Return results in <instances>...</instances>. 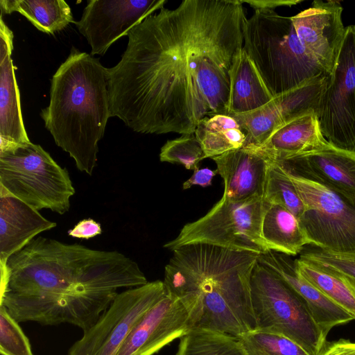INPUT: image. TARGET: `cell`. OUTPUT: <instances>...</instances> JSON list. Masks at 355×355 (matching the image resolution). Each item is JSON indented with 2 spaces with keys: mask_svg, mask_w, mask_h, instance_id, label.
<instances>
[{
  "mask_svg": "<svg viewBox=\"0 0 355 355\" xmlns=\"http://www.w3.org/2000/svg\"><path fill=\"white\" fill-rule=\"evenodd\" d=\"M245 19L240 0H184L146 17L106 68L111 117L138 133L182 135L227 114Z\"/></svg>",
  "mask_w": 355,
  "mask_h": 355,
  "instance_id": "obj_1",
  "label": "cell"
},
{
  "mask_svg": "<svg viewBox=\"0 0 355 355\" xmlns=\"http://www.w3.org/2000/svg\"><path fill=\"white\" fill-rule=\"evenodd\" d=\"M9 282L0 296L18 322L69 323L83 331L110 306L121 288L148 282L138 264L116 251L38 236L7 262Z\"/></svg>",
  "mask_w": 355,
  "mask_h": 355,
  "instance_id": "obj_2",
  "label": "cell"
},
{
  "mask_svg": "<svg viewBox=\"0 0 355 355\" xmlns=\"http://www.w3.org/2000/svg\"><path fill=\"white\" fill-rule=\"evenodd\" d=\"M172 252L164 270L165 290L196 303L195 328L235 336L256 329L250 282L259 254L200 243Z\"/></svg>",
  "mask_w": 355,
  "mask_h": 355,
  "instance_id": "obj_3",
  "label": "cell"
},
{
  "mask_svg": "<svg viewBox=\"0 0 355 355\" xmlns=\"http://www.w3.org/2000/svg\"><path fill=\"white\" fill-rule=\"evenodd\" d=\"M51 83L49 104L40 113L45 128L76 168L91 175L111 117L106 68L98 58L72 47Z\"/></svg>",
  "mask_w": 355,
  "mask_h": 355,
  "instance_id": "obj_4",
  "label": "cell"
},
{
  "mask_svg": "<svg viewBox=\"0 0 355 355\" xmlns=\"http://www.w3.org/2000/svg\"><path fill=\"white\" fill-rule=\"evenodd\" d=\"M243 35V50L274 97L329 75L305 51L291 17L257 10L245 19Z\"/></svg>",
  "mask_w": 355,
  "mask_h": 355,
  "instance_id": "obj_5",
  "label": "cell"
},
{
  "mask_svg": "<svg viewBox=\"0 0 355 355\" xmlns=\"http://www.w3.org/2000/svg\"><path fill=\"white\" fill-rule=\"evenodd\" d=\"M0 185L33 208L64 214L75 193L68 171L31 141L0 150Z\"/></svg>",
  "mask_w": 355,
  "mask_h": 355,
  "instance_id": "obj_6",
  "label": "cell"
},
{
  "mask_svg": "<svg viewBox=\"0 0 355 355\" xmlns=\"http://www.w3.org/2000/svg\"><path fill=\"white\" fill-rule=\"evenodd\" d=\"M256 329L282 334L309 355H319L326 338L305 300L276 272L257 261L251 277Z\"/></svg>",
  "mask_w": 355,
  "mask_h": 355,
  "instance_id": "obj_7",
  "label": "cell"
},
{
  "mask_svg": "<svg viewBox=\"0 0 355 355\" xmlns=\"http://www.w3.org/2000/svg\"><path fill=\"white\" fill-rule=\"evenodd\" d=\"M269 202L255 197L232 201L222 197L202 217L187 223L164 248L171 251L189 244H207L262 254L270 251L261 233Z\"/></svg>",
  "mask_w": 355,
  "mask_h": 355,
  "instance_id": "obj_8",
  "label": "cell"
},
{
  "mask_svg": "<svg viewBox=\"0 0 355 355\" xmlns=\"http://www.w3.org/2000/svg\"><path fill=\"white\" fill-rule=\"evenodd\" d=\"M286 172L304 205L299 221L309 244L355 256V205L318 182Z\"/></svg>",
  "mask_w": 355,
  "mask_h": 355,
  "instance_id": "obj_9",
  "label": "cell"
},
{
  "mask_svg": "<svg viewBox=\"0 0 355 355\" xmlns=\"http://www.w3.org/2000/svg\"><path fill=\"white\" fill-rule=\"evenodd\" d=\"M165 294L160 280L119 293L67 355H116L137 322Z\"/></svg>",
  "mask_w": 355,
  "mask_h": 355,
  "instance_id": "obj_10",
  "label": "cell"
},
{
  "mask_svg": "<svg viewBox=\"0 0 355 355\" xmlns=\"http://www.w3.org/2000/svg\"><path fill=\"white\" fill-rule=\"evenodd\" d=\"M318 117L322 133L330 144L355 151V25L346 27Z\"/></svg>",
  "mask_w": 355,
  "mask_h": 355,
  "instance_id": "obj_11",
  "label": "cell"
},
{
  "mask_svg": "<svg viewBox=\"0 0 355 355\" xmlns=\"http://www.w3.org/2000/svg\"><path fill=\"white\" fill-rule=\"evenodd\" d=\"M196 304L166 293L137 322L116 355H153L196 327Z\"/></svg>",
  "mask_w": 355,
  "mask_h": 355,
  "instance_id": "obj_12",
  "label": "cell"
},
{
  "mask_svg": "<svg viewBox=\"0 0 355 355\" xmlns=\"http://www.w3.org/2000/svg\"><path fill=\"white\" fill-rule=\"evenodd\" d=\"M166 0H89L79 33L91 46V55H103L110 46L148 16L164 7Z\"/></svg>",
  "mask_w": 355,
  "mask_h": 355,
  "instance_id": "obj_13",
  "label": "cell"
},
{
  "mask_svg": "<svg viewBox=\"0 0 355 355\" xmlns=\"http://www.w3.org/2000/svg\"><path fill=\"white\" fill-rule=\"evenodd\" d=\"M330 78L327 74L320 75L274 97L259 109L229 114L239 122L246 134L244 146L260 147L282 125L309 112L318 115L320 100Z\"/></svg>",
  "mask_w": 355,
  "mask_h": 355,
  "instance_id": "obj_14",
  "label": "cell"
},
{
  "mask_svg": "<svg viewBox=\"0 0 355 355\" xmlns=\"http://www.w3.org/2000/svg\"><path fill=\"white\" fill-rule=\"evenodd\" d=\"M342 12L338 1L316 0L310 8L291 17L305 51L330 76L346 33Z\"/></svg>",
  "mask_w": 355,
  "mask_h": 355,
  "instance_id": "obj_15",
  "label": "cell"
},
{
  "mask_svg": "<svg viewBox=\"0 0 355 355\" xmlns=\"http://www.w3.org/2000/svg\"><path fill=\"white\" fill-rule=\"evenodd\" d=\"M273 160L288 172L318 182L355 205V151L329 143L318 150Z\"/></svg>",
  "mask_w": 355,
  "mask_h": 355,
  "instance_id": "obj_16",
  "label": "cell"
},
{
  "mask_svg": "<svg viewBox=\"0 0 355 355\" xmlns=\"http://www.w3.org/2000/svg\"><path fill=\"white\" fill-rule=\"evenodd\" d=\"M13 33L0 16V150L29 142L11 58Z\"/></svg>",
  "mask_w": 355,
  "mask_h": 355,
  "instance_id": "obj_17",
  "label": "cell"
},
{
  "mask_svg": "<svg viewBox=\"0 0 355 355\" xmlns=\"http://www.w3.org/2000/svg\"><path fill=\"white\" fill-rule=\"evenodd\" d=\"M258 262L276 272L301 295L324 338H327L332 328L354 320L350 314L300 274L295 261L291 256L270 250L259 254Z\"/></svg>",
  "mask_w": 355,
  "mask_h": 355,
  "instance_id": "obj_18",
  "label": "cell"
},
{
  "mask_svg": "<svg viewBox=\"0 0 355 355\" xmlns=\"http://www.w3.org/2000/svg\"><path fill=\"white\" fill-rule=\"evenodd\" d=\"M211 159L224 182L223 198L232 201L263 198L268 161L259 148L244 146Z\"/></svg>",
  "mask_w": 355,
  "mask_h": 355,
  "instance_id": "obj_19",
  "label": "cell"
},
{
  "mask_svg": "<svg viewBox=\"0 0 355 355\" xmlns=\"http://www.w3.org/2000/svg\"><path fill=\"white\" fill-rule=\"evenodd\" d=\"M55 226L56 223L0 185V264H7L9 258L35 236Z\"/></svg>",
  "mask_w": 355,
  "mask_h": 355,
  "instance_id": "obj_20",
  "label": "cell"
},
{
  "mask_svg": "<svg viewBox=\"0 0 355 355\" xmlns=\"http://www.w3.org/2000/svg\"><path fill=\"white\" fill-rule=\"evenodd\" d=\"M329 144L322 133L317 114L309 112L282 125L256 148L270 159H282L320 150Z\"/></svg>",
  "mask_w": 355,
  "mask_h": 355,
  "instance_id": "obj_21",
  "label": "cell"
},
{
  "mask_svg": "<svg viewBox=\"0 0 355 355\" xmlns=\"http://www.w3.org/2000/svg\"><path fill=\"white\" fill-rule=\"evenodd\" d=\"M256 66L242 48L230 71V92L227 115L252 112L273 99Z\"/></svg>",
  "mask_w": 355,
  "mask_h": 355,
  "instance_id": "obj_22",
  "label": "cell"
},
{
  "mask_svg": "<svg viewBox=\"0 0 355 355\" xmlns=\"http://www.w3.org/2000/svg\"><path fill=\"white\" fill-rule=\"evenodd\" d=\"M262 236L270 250L294 256L309 244L299 219L289 210L269 203L261 225Z\"/></svg>",
  "mask_w": 355,
  "mask_h": 355,
  "instance_id": "obj_23",
  "label": "cell"
},
{
  "mask_svg": "<svg viewBox=\"0 0 355 355\" xmlns=\"http://www.w3.org/2000/svg\"><path fill=\"white\" fill-rule=\"evenodd\" d=\"M0 9L1 14L20 13L46 34L53 35L75 22L64 0H0Z\"/></svg>",
  "mask_w": 355,
  "mask_h": 355,
  "instance_id": "obj_24",
  "label": "cell"
},
{
  "mask_svg": "<svg viewBox=\"0 0 355 355\" xmlns=\"http://www.w3.org/2000/svg\"><path fill=\"white\" fill-rule=\"evenodd\" d=\"M194 135L205 158L241 148L246 141V134L239 122L233 116L223 114L203 118L198 122Z\"/></svg>",
  "mask_w": 355,
  "mask_h": 355,
  "instance_id": "obj_25",
  "label": "cell"
},
{
  "mask_svg": "<svg viewBox=\"0 0 355 355\" xmlns=\"http://www.w3.org/2000/svg\"><path fill=\"white\" fill-rule=\"evenodd\" d=\"M300 274L355 320V282L329 268L295 259Z\"/></svg>",
  "mask_w": 355,
  "mask_h": 355,
  "instance_id": "obj_26",
  "label": "cell"
},
{
  "mask_svg": "<svg viewBox=\"0 0 355 355\" xmlns=\"http://www.w3.org/2000/svg\"><path fill=\"white\" fill-rule=\"evenodd\" d=\"M176 355H246L238 336L193 328L180 339Z\"/></svg>",
  "mask_w": 355,
  "mask_h": 355,
  "instance_id": "obj_27",
  "label": "cell"
},
{
  "mask_svg": "<svg viewBox=\"0 0 355 355\" xmlns=\"http://www.w3.org/2000/svg\"><path fill=\"white\" fill-rule=\"evenodd\" d=\"M266 157L268 163L263 198L269 203L283 206L299 219L304 211V205L294 184L277 162Z\"/></svg>",
  "mask_w": 355,
  "mask_h": 355,
  "instance_id": "obj_28",
  "label": "cell"
},
{
  "mask_svg": "<svg viewBox=\"0 0 355 355\" xmlns=\"http://www.w3.org/2000/svg\"><path fill=\"white\" fill-rule=\"evenodd\" d=\"M238 337L246 355H309L296 343L277 333L253 329Z\"/></svg>",
  "mask_w": 355,
  "mask_h": 355,
  "instance_id": "obj_29",
  "label": "cell"
},
{
  "mask_svg": "<svg viewBox=\"0 0 355 355\" xmlns=\"http://www.w3.org/2000/svg\"><path fill=\"white\" fill-rule=\"evenodd\" d=\"M204 159L205 153L194 134L168 140L159 153L161 162L180 164L188 170L198 168L199 162Z\"/></svg>",
  "mask_w": 355,
  "mask_h": 355,
  "instance_id": "obj_30",
  "label": "cell"
},
{
  "mask_svg": "<svg viewBox=\"0 0 355 355\" xmlns=\"http://www.w3.org/2000/svg\"><path fill=\"white\" fill-rule=\"evenodd\" d=\"M7 309L0 305L1 355H33L28 338Z\"/></svg>",
  "mask_w": 355,
  "mask_h": 355,
  "instance_id": "obj_31",
  "label": "cell"
},
{
  "mask_svg": "<svg viewBox=\"0 0 355 355\" xmlns=\"http://www.w3.org/2000/svg\"><path fill=\"white\" fill-rule=\"evenodd\" d=\"M300 254L299 258L332 269L355 282V256L335 254L319 248H304Z\"/></svg>",
  "mask_w": 355,
  "mask_h": 355,
  "instance_id": "obj_32",
  "label": "cell"
},
{
  "mask_svg": "<svg viewBox=\"0 0 355 355\" xmlns=\"http://www.w3.org/2000/svg\"><path fill=\"white\" fill-rule=\"evenodd\" d=\"M102 233L101 224L92 218H86L78 223L73 228L68 231L73 238L89 239Z\"/></svg>",
  "mask_w": 355,
  "mask_h": 355,
  "instance_id": "obj_33",
  "label": "cell"
},
{
  "mask_svg": "<svg viewBox=\"0 0 355 355\" xmlns=\"http://www.w3.org/2000/svg\"><path fill=\"white\" fill-rule=\"evenodd\" d=\"M217 173L218 171L216 169L211 170L209 168H196L193 170V175L183 183L182 188L183 189H187L195 185L202 187L211 186L212 180Z\"/></svg>",
  "mask_w": 355,
  "mask_h": 355,
  "instance_id": "obj_34",
  "label": "cell"
},
{
  "mask_svg": "<svg viewBox=\"0 0 355 355\" xmlns=\"http://www.w3.org/2000/svg\"><path fill=\"white\" fill-rule=\"evenodd\" d=\"M319 355H355V342L340 339L326 343Z\"/></svg>",
  "mask_w": 355,
  "mask_h": 355,
  "instance_id": "obj_35",
  "label": "cell"
},
{
  "mask_svg": "<svg viewBox=\"0 0 355 355\" xmlns=\"http://www.w3.org/2000/svg\"><path fill=\"white\" fill-rule=\"evenodd\" d=\"M242 3H247L255 10H272L282 7L297 5L302 2V0H240Z\"/></svg>",
  "mask_w": 355,
  "mask_h": 355,
  "instance_id": "obj_36",
  "label": "cell"
}]
</instances>
